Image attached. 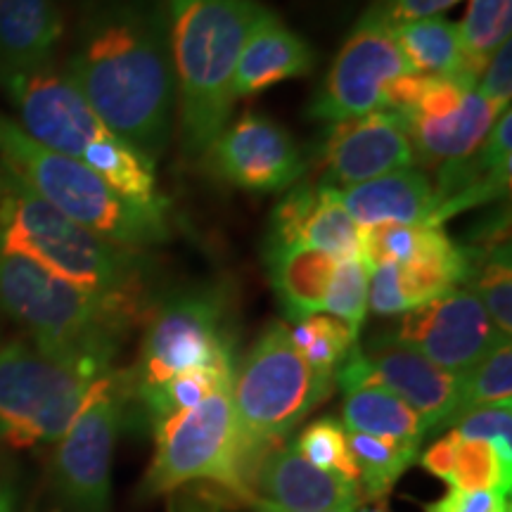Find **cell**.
Returning <instances> with one entry per match:
<instances>
[{
	"mask_svg": "<svg viewBox=\"0 0 512 512\" xmlns=\"http://www.w3.org/2000/svg\"><path fill=\"white\" fill-rule=\"evenodd\" d=\"M69 79L114 136L152 162L176 124L162 0H98L76 27Z\"/></svg>",
	"mask_w": 512,
	"mask_h": 512,
	"instance_id": "obj_1",
	"label": "cell"
},
{
	"mask_svg": "<svg viewBox=\"0 0 512 512\" xmlns=\"http://www.w3.org/2000/svg\"><path fill=\"white\" fill-rule=\"evenodd\" d=\"M0 91L15 110V124L31 140L88 166L128 202L166 216L169 202L159 190L155 162L102 124L64 69L50 62L0 72Z\"/></svg>",
	"mask_w": 512,
	"mask_h": 512,
	"instance_id": "obj_2",
	"label": "cell"
},
{
	"mask_svg": "<svg viewBox=\"0 0 512 512\" xmlns=\"http://www.w3.org/2000/svg\"><path fill=\"white\" fill-rule=\"evenodd\" d=\"M162 5L181 140L188 155L204 157L230 124L242 46L266 8L256 0H162Z\"/></svg>",
	"mask_w": 512,
	"mask_h": 512,
	"instance_id": "obj_3",
	"label": "cell"
},
{
	"mask_svg": "<svg viewBox=\"0 0 512 512\" xmlns=\"http://www.w3.org/2000/svg\"><path fill=\"white\" fill-rule=\"evenodd\" d=\"M0 311L38 351L93 375H110L145 306L67 283L22 256L0 252Z\"/></svg>",
	"mask_w": 512,
	"mask_h": 512,
	"instance_id": "obj_4",
	"label": "cell"
},
{
	"mask_svg": "<svg viewBox=\"0 0 512 512\" xmlns=\"http://www.w3.org/2000/svg\"><path fill=\"white\" fill-rule=\"evenodd\" d=\"M0 252L22 256L83 290L143 306V256L112 245L67 219L3 162Z\"/></svg>",
	"mask_w": 512,
	"mask_h": 512,
	"instance_id": "obj_5",
	"label": "cell"
},
{
	"mask_svg": "<svg viewBox=\"0 0 512 512\" xmlns=\"http://www.w3.org/2000/svg\"><path fill=\"white\" fill-rule=\"evenodd\" d=\"M0 162L50 207L112 245L143 254V249L169 240V219L164 214L128 202L88 166L38 145L3 112Z\"/></svg>",
	"mask_w": 512,
	"mask_h": 512,
	"instance_id": "obj_6",
	"label": "cell"
},
{
	"mask_svg": "<svg viewBox=\"0 0 512 512\" xmlns=\"http://www.w3.org/2000/svg\"><path fill=\"white\" fill-rule=\"evenodd\" d=\"M335 377L313 370L290 342V328L280 320L261 332L254 347L235 363L230 399L238 418L247 467L256 451L285 439L313 408L328 399Z\"/></svg>",
	"mask_w": 512,
	"mask_h": 512,
	"instance_id": "obj_7",
	"label": "cell"
},
{
	"mask_svg": "<svg viewBox=\"0 0 512 512\" xmlns=\"http://www.w3.org/2000/svg\"><path fill=\"white\" fill-rule=\"evenodd\" d=\"M98 380L100 375L57 361L31 342L0 344V444H57Z\"/></svg>",
	"mask_w": 512,
	"mask_h": 512,
	"instance_id": "obj_8",
	"label": "cell"
},
{
	"mask_svg": "<svg viewBox=\"0 0 512 512\" xmlns=\"http://www.w3.org/2000/svg\"><path fill=\"white\" fill-rule=\"evenodd\" d=\"M230 384L195 408L155 422V456L143 484L145 494H166L202 479L221 484L235 496L249 494Z\"/></svg>",
	"mask_w": 512,
	"mask_h": 512,
	"instance_id": "obj_9",
	"label": "cell"
},
{
	"mask_svg": "<svg viewBox=\"0 0 512 512\" xmlns=\"http://www.w3.org/2000/svg\"><path fill=\"white\" fill-rule=\"evenodd\" d=\"M235 366L228 299L219 287H185L157 304L145 325L136 366L121 375L136 396L192 368Z\"/></svg>",
	"mask_w": 512,
	"mask_h": 512,
	"instance_id": "obj_10",
	"label": "cell"
},
{
	"mask_svg": "<svg viewBox=\"0 0 512 512\" xmlns=\"http://www.w3.org/2000/svg\"><path fill=\"white\" fill-rule=\"evenodd\" d=\"M121 373L100 377L64 437L57 441L53 477L72 512H107L112 494V458L126 415Z\"/></svg>",
	"mask_w": 512,
	"mask_h": 512,
	"instance_id": "obj_11",
	"label": "cell"
},
{
	"mask_svg": "<svg viewBox=\"0 0 512 512\" xmlns=\"http://www.w3.org/2000/svg\"><path fill=\"white\" fill-rule=\"evenodd\" d=\"M403 74H411V67L396 41L394 24L375 0L339 48L328 76L311 100L309 117L337 124L382 110L384 91Z\"/></svg>",
	"mask_w": 512,
	"mask_h": 512,
	"instance_id": "obj_12",
	"label": "cell"
},
{
	"mask_svg": "<svg viewBox=\"0 0 512 512\" xmlns=\"http://www.w3.org/2000/svg\"><path fill=\"white\" fill-rule=\"evenodd\" d=\"M335 384L342 392L361 384L384 387L420 415L427 432L451 427L460 413V375L434 366L389 335L373 339L368 347L356 344L337 368Z\"/></svg>",
	"mask_w": 512,
	"mask_h": 512,
	"instance_id": "obj_13",
	"label": "cell"
},
{
	"mask_svg": "<svg viewBox=\"0 0 512 512\" xmlns=\"http://www.w3.org/2000/svg\"><path fill=\"white\" fill-rule=\"evenodd\" d=\"M389 337L453 375H463L510 339L496 328L484 304L467 287L401 313Z\"/></svg>",
	"mask_w": 512,
	"mask_h": 512,
	"instance_id": "obj_14",
	"label": "cell"
},
{
	"mask_svg": "<svg viewBox=\"0 0 512 512\" xmlns=\"http://www.w3.org/2000/svg\"><path fill=\"white\" fill-rule=\"evenodd\" d=\"M204 157L223 183L249 192L290 190L309 169L287 128L254 112L223 128Z\"/></svg>",
	"mask_w": 512,
	"mask_h": 512,
	"instance_id": "obj_15",
	"label": "cell"
},
{
	"mask_svg": "<svg viewBox=\"0 0 512 512\" xmlns=\"http://www.w3.org/2000/svg\"><path fill=\"white\" fill-rule=\"evenodd\" d=\"M323 181L344 190L394 171L418 166L406 121L389 110L330 124L323 143Z\"/></svg>",
	"mask_w": 512,
	"mask_h": 512,
	"instance_id": "obj_16",
	"label": "cell"
},
{
	"mask_svg": "<svg viewBox=\"0 0 512 512\" xmlns=\"http://www.w3.org/2000/svg\"><path fill=\"white\" fill-rule=\"evenodd\" d=\"M268 245H304L337 259H361V228L344 209L339 190L297 183L273 211Z\"/></svg>",
	"mask_w": 512,
	"mask_h": 512,
	"instance_id": "obj_17",
	"label": "cell"
},
{
	"mask_svg": "<svg viewBox=\"0 0 512 512\" xmlns=\"http://www.w3.org/2000/svg\"><path fill=\"white\" fill-rule=\"evenodd\" d=\"M256 489L264 501L297 512H358L366 503L361 486L311 465L294 444L261 460Z\"/></svg>",
	"mask_w": 512,
	"mask_h": 512,
	"instance_id": "obj_18",
	"label": "cell"
},
{
	"mask_svg": "<svg viewBox=\"0 0 512 512\" xmlns=\"http://www.w3.org/2000/svg\"><path fill=\"white\" fill-rule=\"evenodd\" d=\"M512 174V110H503L489 136L472 155L439 166L434 185L439 204V226L460 211L491 200H503Z\"/></svg>",
	"mask_w": 512,
	"mask_h": 512,
	"instance_id": "obj_19",
	"label": "cell"
},
{
	"mask_svg": "<svg viewBox=\"0 0 512 512\" xmlns=\"http://www.w3.org/2000/svg\"><path fill=\"white\" fill-rule=\"evenodd\" d=\"M339 200L358 228L439 226L434 183L418 166L339 190Z\"/></svg>",
	"mask_w": 512,
	"mask_h": 512,
	"instance_id": "obj_20",
	"label": "cell"
},
{
	"mask_svg": "<svg viewBox=\"0 0 512 512\" xmlns=\"http://www.w3.org/2000/svg\"><path fill=\"white\" fill-rule=\"evenodd\" d=\"M313 64L316 55L309 43L266 8L242 46L235 72V98H254L275 83L311 74Z\"/></svg>",
	"mask_w": 512,
	"mask_h": 512,
	"instance_id": "obj_21",
	"label": "cell"
},
{
	"mask_svg": "<svg viewBox=\"0 0 512 512\" xmlns=\"http://www.w3.org/2000/svg\"><path fill=\"white\" fill-rule=\"evenodd\" d=\"M62 38L57 0H0V72L50 64Z\"/></svg>",
	"mask_w": 512,
	"mask_h": 512,
	"instance_id": "obj_22",
	"label": "cell"
},
{
	"mask_svg": "<svg viewBox=\"0 0 512 512\" xmlns=\"http://www.w3.org/2000/svg\"><path fill=\"white\" fill-rule=\"evenodd\" d=\"M339 261L337 256L304 245L266 247L268 275L287 318L299 320L323 313Z\"/></svg>",
	"mask_w": 512,
	"mask_h": 512,
	"instance_id": "obj_23",
	"label": "cell"
},
{
	"mask_svg": "<svg viewBox=\"0 0 512 512\" xmlns=\"http://www.w3.org/2000/svg\"><path fill=\"white\" fill-rule=\"evenodd\" d=\"M501 112L503 110H496L491 102H486L475 86L446 117L406 124L413 140L415 159L418 164L427 162L441 166L472 155L489 136Z\"/></svg>",
	"mask_w": 512,
	"mask_h": 512,
	"instance_id": "obj_24",
	"label": "cell"
},
{
	"mask_svg": "<svg viewBox=\"0 0 512 512\" xmlns=\"http://www.w3.org/2000/svg\"><path fill=\"white\" fill-rule=\"evenodd\" d=\"M422 467L444 479L451 489H491L510 496L512 477L503 472L496 448L489 441L465 439L456 430L446 432L422 453Z\"/></svg>",
	"mask_w": 512,
	"mask_h": 512,
	"instance_id": "obj_25",
	"label": "cell"
},
{
	"mask_svg": "<svg viewBox=\"0 0 512 512\" xmlns=\"http://www.w3.org/2000/svg\"><path fill=\"white\" fill-rule=\"evenodd\" d=\"M394 31L411 72L479 81V72L465 53L458 24L451 19L444 15L413 19L394 24Z\"/></svg>",
	"mask_w": 512,
	"mask_h": 512,
	"instance_id": "obj_26",
	"label": "cell"
},
{
	"mask_svg": "<svg viewBox=\"0 0 512 512\" xmlns=\"http://www.w3.org/2000/svg\"><path fill=\"white\" fill-rule=\"evenodd\" d=\"M342 427L347 432L415 446H422V439L430 434L406 401L377 384H361L344 392Z\"/></svg>",
	"mask_w": 512,
	"mask_h": 512,
	"instance_id": "obj_27",
	"label": "cell"
},
{
	"mask_svg": "<svg viewBox=\"0 0 512 512\" xmlns=\"http://www.w3.org/2000/svg\"><path fill=\"white\" fill-rule=\"evenodd\" d=\"M441 226H373L361 228V261L380 264H427L458 252Z\"/></svg>",
	"mask_w": 512,
	"mask_h": 512,
	"instance_id": "obj_28",
	"label": "cell"
},
{
	"mask_svg": "<svg viewBox=\"0 0 512 512\" xmlns=\"http://www.w3.org/2000/svg\"><path fill=\"white\" fill-rule=\"evenodd\" d=\"M347 439L361 475L363 498L373 503H384V498L392 494L394 484L418 460L420 453V446L415 444L377 439L358 432H347Z\"/></svg>",
	"mask_w": 512,
	"mask_h": 512,
	"instance_id": "obj_29",
	"label": "cell"
},
{
	"mask_svg": "<svg viewBox=\"0 0 512 512\" xmlns=\"http://www.w3.org/2000/svg\"><path fill=\"white\" fill-rule=\"evenodd\" d=\"M233 373L235 366L183 370V373L169 377V380L157 384V387L145 389V392L136 396L143 401L147 415H150L152 425H155L157 420L188 411V408H195L197 403L209 399L211 394L233 382Z\"/></svg>",
	"mask_w": 512,
	"mask_h": 512,
	"instance_id": "obj_30",
	"label": "cell"
},
{
	"mask_svg": "<svg viewBox=\"0 0 512 512\" xmlns=\"http://www.w3.org/2000/svg\"><path fill=\"white\" fill-rule=\"evenodd\" d=\"M290 342L316 373L335 377L337 368L358 344V335L328 313H313L294 320Z\"/></svg>",
	"mask_w": 512,
	"mask_h": 512,
	"instance_id": "obj_31",
	"label": "cell"
},
{
	"mask_svg": "<svg viewBox=\"0 0 512 512\" xmlns=\"http://www.w3.org/2000/svg\"><path fill=\"white\" fill-rule=\"evenodd\" d=\"M458 29L472 67L482 74L496 50L510 43L512 0H467L465 17Z\"/></svg>",
	"mask_w": 512,
	"mask_h": 512,
	"instance_id": "obj_32",
	"label": "cell"
},
{
	"mask_svg": "<svg viewBox=\"0 0 512 512\" xmlns=\"http://www.w3.org/2000/svg\"><path fill=\"white\" fill-rule=\"evenodd\" d=\"M482 406H512V344H498L477 366L460 375V415ZM453 427V425H451Z\"/></svg>",
	"mask_w": 512,
	"mask_h": 512,
	"instance_id": "obj_33",
	"label": "cell"
},
{
	"mask_svg": "<svg viewBox=\"0 0 512 512\" xmlns=\"http://www.w3.org/2000/svg\"><path fill=\"white\" fill-rule=\"evenodd\" d=\"M294 448L311 465L325 472H335V475L361 486V475H358L356 460L351 456L347 430L342 427V422L332 418L313 420L294 441Z\"/></svg>",
	"mask_w": 512,
	"mask_h": 512,
	"instance_id": "obj_34",
	"label": "cell"
},
{
	"mask_svg": "<svg viewBox=\"0 0 512 512\" xmlns=\"http://www.w3.org/2000/svg\"><path fill=\"white\" fill-rule=\"evenodd\" d=\"M323 313L342 320L354 335H361L368 316V266L361 259L339 261Z\"/></svg>",
	"mask_w": 512,
	"mask_h": 512,
	"instance_id": "obj_35",
	"label": "cell"
},
{
	"mask_svg": "<svg viewBox=\"0 0 512 512\" xmlns=\"http://www.w3.org/2000/svg\"><path fill=\"white\" fill-rule=\"evenodd\" d=\"M453 430L465 439L489 441L496 448L503 472L512 477V406L472 408L453 422Z\"/></svg>",
	"mask_w": 512,
	"mask_h": 512,
	"instance_id": "obj_36",
	"label": "cell"
},
{
	"mask_svg": "<svg viewBox=\"0 0 512 512\" xmlns=\"http://www.w3.org/2000/svg\"><path fill=\"white\" fill-rule=\"evenodd\" d=\"M477 93L496 110H508L512 98V46L505 43L496 50L494 57L486 62L484 72L479 74Z\"/></svg>",
	"mask_w": 512,
	"mask_h": 512,
	"instance_id": "obj_37",
	"label": "cell"
},
{
	"mask_svg": "<svg viewBox=\"0 0 512 512\" xmlns=\"http://www.w3.org/2000/svg\"><path fill=\"white\" fill-rule=\"evenodd\" d=\"M425 512H512L510 496L491 489H451L439 501L425 505Z\"/></svg>",
	"mask_w": 512,
	"mask_h": 512,
	"instance_id": "obj_38",
	"label": "cell"
},
{
	"mask_svg": "<svg viewBox=\"0 0 512 512\" xmlns=\"http://www.w3.org/2000/svg\"><path fill=\"white\" fill-rule=\"evenodd\" d=\"M463 0H377L380 10L392 24L413 22V19L439 17L456 8Z\"/></svg>",
	"mask_w": 512,
	"mask_h": 512,
	"instance_id": "obj_39",
	"label": "cell"
},
{
	"mask_svg": "<svg viewBox=\"0 0 512 512\" xmlns=\"http://www.w3.org/2000/svg\"><path fill=\"white\" fill-rule=\"evenodd\" d=\"M0 512H15V496L5 484H0Z\"/></svg>",
	"mask_w": 512,
	"mask_h": 512,
	"instance_id": "obj_40",
	"label": "cell"
},
{
	"mask_svg": "<svg viewBox=\"0 0 512 512\" xmlns=\"http://www.w3.org/2000/svg\"><path fill=\"white\" fill-rule=\"evenodd\" d=\"M252 510L254 512H297V510L280 508V505H275V503H268V501H264V498H256V501H252Z\"/></svg>",
	"mask_w": 512,
	"mask_h": 512,
	"instance_id": "obj_41",
	"label": "cell"
},
{
	"mask_svg": "<svg viewBox=\"0 0 512 512\" xmlns=\"http://www.w3.org/2000/svg\"><path fill=\"white\" fill-rule=\"evenodd\" d=\"M358 512H389L384 508V503H375V508H361Z\"/></svg>",
	"mask_w": 512,
	"mask_h": 512,
	"instance_id": "obj_42",
	"label": "cell"
},
{
	"mask_svg": "<svg viewBox=\"0 0 512 512\" xmlns=\"http://www.w3.org/2000/svg\"><path fill=\"white\" fill-rule=\"evenodd\" d=\"M183 512H204V510L202 508H185Z\"/></svg>",
	"mask_w": 512,
	"mask_h": 512,
	"instance_id": "obj_43",
	"label": "cell"
}]
</instances>
